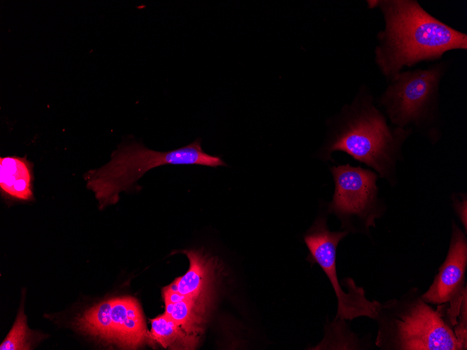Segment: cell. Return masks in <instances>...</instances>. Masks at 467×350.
Segmentation results:
<instances>
[{
    "label": "cell",
    "mask_w": 467,
    "mask_h": 350,
    "mask_svg": "<svg viewBox=\"0 0 467 350\" xmlns=\"http://www.w3.org/2000/svg\"><path fill=\"white\" fill-rule=\"evenodd\" d=\"M378 8L384 29L377 34L374 60L387 80L422 61L451 50H467V35L429 13L415 0H368Z\"/></svg>",
    "instance_id": "6da1fadb"
},
{
    "label": "cell",
    "mask_w": 467,
    "mask_h": 350,
    "mask_svg": "<svg viewBox=\"0 0 467 350\" xmlns=\"http://www.w3.org/2000/svg\"><path fill=\"white\" fill-rule=\"evenodd\" d=\"M331 125L319 153L320 159L331 160L333 152H344L373 169L391 186L397 183L403 146L413 132L389 124L368 87H361L353 102L344 106Z\"/></svg>",
    "instance_id": "7a4b0ae2"
},
{
    "label": "cell",
    "mask_w": 467,
    "mask_h": 350,
    "mask_svg": "<svg viewBox=\"0 0 467 350\" xmlns=\"http://www.w3.org/2000/svg\"><path fill=\"white\" fill-rule=\"evenodd\" d=\"M199 165L216 168L227 166L217 156L205 152L201 140L166 152L152 150L134 141L120 144L112 153L109 162L98 169L87 171L84 179L102 209L115 204L122 191L131 189L150 170L164 165Z\"/></svg>",
    "instance_id": "3957f363"
},
{
    "label": "cell",
    "mask_w": 467,
    "mask_h": 350,
    "mask_svg": "<svg viewBox=\"0 0 467 350\" xmlns=\"http://www.w3.org/2000/svg\"><path fill=\"white\" fill-rule=\"evenodd\" d=\"M374 320L378 323L375 345L381 349H463L439 309L424 301L417 288L380 303Z\"/></svg>",
    "instance_id": "277c9868"
},
{
    "label": "cell",
    "mask_w": 467,
    "mask_h": 350,
    "mask_svg": "<svg viewBox=\"0 0 467 350\" xmlns=\"http://www.w3.org/2000/svg\"><path fill=\"white\" fill-rule=\"evenodd\" d=\"M448 61L402 71L390 80L376 104L394 126L410 129L436 144L442 136L440 85Z\"/></svg>",
    "instance_id": "5b68a950"
},
{
    "label": "cell",
    "mask_w": 467,
    "mask_h": 350,
    "mask_svg": "<svg viewBox=\"0 0 467 350\" xmlns=\"http://www.w3.org/2000/svg\"><path fill=\"white\" fill-rule=\"evenodd\" d=\"M333 182V198L328 212L337 216L342 228L349 232L368 234L375 226L376 219L385 210L379 197L378 175L371 169L352 166L349 163L330 168Z\"/></svg>",
    "instance_id": "8992f818"
},
{
    "label": "cell",
    "mask_w": 467,
    "mask_h": 350,
    "mask_svg": "<svg viewBox=\"0 0 467 350\" xmlns=\"http://www.w3.org/2000/svg\"><path fill=\"white\" fill-rule=\"evenodd\" d=\"M348 232L331 231L326 216L319 215L303 235L308 249L307 260L317 263L329 278L338 300L336 319L352 320L366 316L374 320L380 302L366 298L363 288L357 286L351 278L346 279L347 292L343 290L336 272V250L339 242Z\"/></svg>",
    "instance_id": "52a82bcc"
},
{
    "label": "cell",
    "mask_w": 467,
    "mask_h": 350,
    "mask_svg": "<svg viewBox=\"0 0 467 350\" xmlns=\"http://www.w3.org/2000/svg\"><path fill=\"white\" fill-rule=\"evenodd\" d=\"M75 326L83 333L122 349H136L150 339L140 305L131 297L101 302L79 316Z\"/></svg>",
    "instance_id": "ba28073f"
},
{
    "label": "cell",
    "mask_w": 467,
    "mask_h": 350,
    "mask_svg": "<svg viewBox=\"0 0 467 350\" xmlns=\"http://www.w3.org/2000/svg\"><path fill=\"white\" fill-rule=\"evenodd\" d=\"M467 266V238L466 233L452 221V235L445 260L439 268L429 289L422 298L429 304L447 303L461 296Z\"/></svg>",
    "instance_id": "9c48e42d"
},
{
    "label": "cell",
    "mask_w": 467,
    "mask_h": 350,
    "mask_svg": "<svg viewBox=\"0 0 467 350\" xmlns=\"http://www.w3.org/2000/svg\"><path fill=\"white\" fill-rule=\"evenodd\" d=\"M189 261L187 272L174 282L176 292L188 298L210 303L213 281V261L201 251H185Z\"/></svg>",
    "instance_id": "30bf717a"
},
{
    "label": "cell",
    "mask_w": 467,
    "mask_h": 350,
    "mask_svg": "<svg viewBox=\"0 0 467 350\" xmlns=\"http://www.w3.org/2000/svg\"><path fill=\"white\" fill-rule=\"evenodd\" d=\"M33 164L26 157L0 158V189L9 198L28 201L34 198Z\"/></svg>",
    "instance_id": "8fae6325"
},
{
    "label": "cell",
    "mask_w": 467,
    "mask_h": 350,
    "mask_svg": "<svg viewBox=\"0 0 467 350\" xmlns=\"http://www.w3.org/2000/svg\"><path fill=\"white\" fill-rule=\"evenodd\" d=\"M149 337L163 347L173 349H192L199 337L186 331L165 314L151 320Z\"/></svg>",
    "instance_id": "7c38bea8"
},
{
    "label": "cell",
    "mask_w": 467,
    "mask_h": 350,
    "mask_svg": "<svg viewBox=\"0 0 467 350\" xmlns=\"http://www.w3.org/2000/svg\"><path fill=\"white\" fill-rule=\"evenodd\" d=\"M209 304L193 298L175 303L165 302L164 314L186 331L199 337Z\"/></svg>",
    "instance_id": "4fadbf2b"
},
{
    "label": "cell",
    "mask_w": 467,
    "mask_h": 350,
    "mask_svg": "<svg viewBox=\"0 0 467 350\" xmlns=\"http://www.w3.org/2000/svg\"><path fill=\"white\" fill-rule=\"evenodd\" d=\"M32 333L27 325L26 316L20 309L9 333L0 345L1 350H25L31 348Z\"/></svg>",
    "instance_id": "5bb4252c"
},
{
    "label": "cell",
    "mask_w": 467,
    "mask_h": 350,
    "mask_svg": "<svg viewBox=\"0 0 467 350\" xmlns=\"http://www.w3.org/2000/svg\"><path fill=\"white\" fill-rule=\"evenodd\" d=\"M454 210L464 227V233L467 231V198L466 193H454L452 196Z\"/></svg>",
    "instance_id": "9a60e30c"
}]
</instances>
